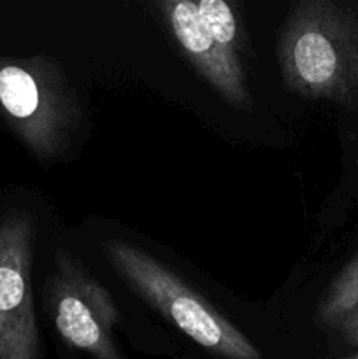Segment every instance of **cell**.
<instances>
[{"label":"cell","instance_id":"ba28073f","mask_svg":"<svg viewBox=\"0 0 358 359\" xmlns=\"http://www.w3.org/2000/svg\"><path fill=\"white\" fill-rule=\"evenodd\" d=\"M358 309V256L337 276L318 307L323 325L337 326L347 314Z\"/></svg>","mask_w":358,"mask_h":359},{"label":"cell","instance_id":"3957f363","mask_svg":"<svg viewBox=\"0 0 358 359\" xmlns=\"http://www.w3.org/2000/svg\"><path fill=\"white\" fill-rule=\"evenodd\" d=\"M104 251L116 272L193 342L225 359H262L227 318L146 251L121 241L105 242Z\"/></svg>","mask_w":358,"mask_h":359},{"label":"cell","instance_id":"277c9868","mask_svg":"<svg viewBox=\"0 0 358 359\" xmlns=\"http://www.w3.org/2000/svg\"><path fill=\"white\" fill-rule=\"evenodd\" d=\"M55 263L48 302L60 337L91 359H125L112 335L119 316L111 293L63 249Z\"/></svg>","mask_w":358,"mask_h":359},{"label":"cell","instance_id":"7a4b0ae2","mask_svg":"<svg viewBox=\"0 0 358 359\" xmlns=\"http://www.w3.org/2000/svg\"><path fill=\"white\" fill-rule=\"evenodd\" d=\"M0 114L28 149L44 160L69 149L83 116L76 91L48 56H0Z\"/></svg>","mask_w":358,"mask_h":359},{"label":"cell","instance_id":"6da1fadb","mask_svg":"<svg viewBox=\"0 0 358 359\" xmlns=\"http://www.w3.org/2000/svg\"><path fill=\"white\" fill-rule=\"evenodd\" d=\"M277 62L288 91L307 100L358 102V4L298 0L288 11Z\"/></svg>","mask_w":358,"mask_h":359},{"label":"cell","instance_id":"8992f818","mask_svg":"<svg viewBox=\"0 0 358 359\" xmlns=\"http://www.w3.org/2000/svg\"><path fill=\"white\" fill-rule=\"evenodd\" d=\"M165 20L171 25L175 41L188 55L193 65L207 79V83L221 95L223 100L241 111L253 107L251 93L246 84L242 63L234 62L220 44L213 39L202 23L192 0H171L158 2Z\"/></svg>","mask_w":358,"mask_h":359},{"label":"cell","instance_id":"30bf717a","mask_svg":"<svg viewBox=\"0 0 358 359\" xmlns=\"http://www.w3.org/2000/svg\"><path fill=\"white\" fill-rule=\"evenodd\" d=\"M346 359H358V356H351V358H346Z\"/></svg>","mask_w":358,"mask_h":359},{"label":"cell","instance_id":"52a82bcc","mask_svg":"<svg viewBox=\"0 0 358 359\" xmlns=\"http://www.w3.org/2000/svg\"><path fill=\"white\" fill-rule=\"evenodd\" d=\"M197 11L214 41L234 62L241 63V27L234 7L223 0H200Z\"/></svg>","mask_w":358,"mask_h":359},{"label":"cell","instance_id":"5b68a950","mask_svg":"<svg viewBox=\"0 0 358 359\" xmlns=\"http://www.w3.org/2000/svg\"><path fill=\"white\" fill-rule=\"evenodd\" d=\"M34 223L14 210L0 221V359H41L32 300Z\"/></svg>","mask_w":358,"mask_h":359},{"label":"cell","instance_id":"9c48e42d","mask_svg":"<svg viewBox=\"0 0 358 359\" xmlns=\"http://www.w3.org/2000/svg\"><path fill=\"white\" fill-rule=\"evenodd\" d=\"M337 328H339L344 342H347L350 346L358 347V309L351 312V314H347L346 318L337 325Z\"/></svg>","mask_w":358,"mask_h":359}]
</instances>
